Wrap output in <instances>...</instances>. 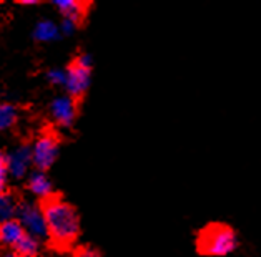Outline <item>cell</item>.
I'll list each match as a JSON object with an SVG mask.
<instances>
[{
  "label": "cell",
  "instance_id": "cell-1",
  "mask_svg": "<svg viewBox=\"0 0 261 257\" xmlns=\"http://www.w3.org/2000/svg\"><path fill=\"white\" fill-rule=\"evenodd\" d=\"M42 213L45 216L48 239L59 250L72 249L80 234V217L77 209L60 194L42 199Z\"/></svg>",
  "mask_w": 261,
  "mask_h": 257
},
{
  "label": "cell",
  "instance_id": "cell-2",
  "mask_svg": "<svg viewBox=\"0 0 261 257\" xmlns=\"http://www.w3.org/2000/svg\"><path fill=\"white\" fill-rule=\"evenodd\" d=\"M196 252L203 257H223L238 247V234L226 222H208L196 231Z\"/></svg>",
  "mask_w": 261,
  "mask_h": 257
},
{
  "label": "cell",
  "instance_id": "cell-3",
  "mask_svg": "<svg viewBox=\"0 0 261 257\" xmlns=\"http://www.w3.org/2000/svg\"><path fill=\"white\" fill-rule=\"evenodd\" d=\"M67 92L77 105H80L82 98L87 95L92 78V59L88 53H80L70 62L67 68Z\"/></svg>",
  "mask_w": 261,
  "mask_h": 257
},
{
  "label": "cell",
  "instance_id": "cell-4",
  "mask_svg": "<svg viewBox=\"0 0 261 257\" xmlns=\"http://www.w3.org/2000/svg\"><path fill=\"white\" fill-rule=\"evenodd\" d=\"M60 139L52 130L43 131L32 146V159L40 171H47L55 163Z\"/></svg>",
  "mask_w": 261,
  "mask_h": 257
},
{
  "label": "cell",
  "instance_id": "cell-5",
  "mask_svg": "<svg viewBox=\"0 0 261 257\" xmlns=\"http://www.w3.org/2000/svg\"><path fill=\"white\" fill-rule=\"evenodd\" d=\"M17 214H18V222L23 226L25 233H27V234L34 236L35 239H43V237H48L45 216H43L40 206H35L32 203L22 201L20 204H18Z\"/></svg>",
  "mask_w": 261,
  "mask_h": 257
},
{
  "label": "cell",
  "instance_id": "cell-6",
  "mask_svg": "<svg viewBox=\"0 0 261 257\" xmlns=\"http://www.w3.org/2000/svg\"><path fill=\"white\" fill-rule=\"evenodd\" d=\"M32 163H34V159H32V148L27 145L17 146L14 151H10L7 156H5L7 171L14 178H22L25 173L29 171V166Z\"/></svg>",
  "mask_w": 261,
  "mask_h": 257
},
{
  "label": "cell",
  "instance_id": "cell-7",
  "mask_svg": "<svg viewBox=\"0 0 261 257\" xmlns=\"http://www.w3.org/2000/svg\"><path fill=\"white\" fill-rule=\"evenodd\" d=\"M50 111H52V117L59 125L70 126L77 118L79 105L70 96H59L52 101Z\"/></svg>",
  "mask_w": 261,
  "mask_h": 257
},
{
  "label": "cell",
  "instance_id": "cell-8",
  "mask_svg": "<svg viewBox=\"0 0 261 257\" xmlns=\"http://www.w3.org/2000/svg\"><path fill=\"white\" fill-rule=\"evenodd\" d=\"M55 7L63 15V20H70L75 25H82L88 15L92 4L90 2H79V0H60L55 2Z\"/></svg>",
  "mask_w": 261,
  "mask_h": 257
},
{
  "label": "cell",
  "instance_id": "cell-9",
  "mask_svg": "<svg viewBox=\"0 0 261 257\" xmlns=\"http://www.w3.org/2000/svg\"><path fill=\"white\" fill-rule=\"evenodd\" d=\"M27 234L25 233L23 226L18 221L12 219V221H5L0 224V241L7 246L15 247L18 242L23 239V236Z\"/></svg>",
  "mask_w": 261,
  "mask_h": 257
},
{
  "label": "cell",
  "instance_id": "cell-10",
  "mask_svg": "<svg viewBox=\"0 0 261 257\" xmlns=\"http://www.w3.org/2000/svg\"><path fill=\"white\" fill-rule=\"evenodd\" d=\"M29 189L42 199L52 196V183L42 171H37L29 178Z\"/></svg>",
  "mask_w": 261,
  "mask_h": 257
},
{
  "label": "cell",
  "instance_id": "cell-11",
  "mask_svg": "<svg viewBox=\"0 0 261 257\" xmlns=\"http://www.w3.org/2000/svg\"><path fill=\"white\" fill-rule=\"evenodd\" d=\"M18 204L15 201V197L9 194V192H2L0 194V221H12V217L17 214L18 211Z\"/></svg>",
  "mask_w": 261,
  "mask_h": 257
},
{
  "label": "cell",
  "instance_id": "cell-12",
  "mask_svg": "<svg viewBox=\"0 0 261 257\" xmlns=\"http://www.w3.org/2000/svg\"><path fill=\"white\" fill-rule=\"evenodd\" d=\"M34 37L39 42H52L59 37V27L50 20H42L37 23V27L34 30Z\"/></svg>",
  "mask_w": 261,
  "mask_h": 257
},
{
  "label": "cell",
  "instance_id": "cell-13",
  "mask_svg": "<svg viewBox=\"0 0 261 257\" xmlns=\"http://www.w3.org/2000/svg\"><path fill=\"white\" fill-rule=\"evenodd\" d=\"M15 254L18 257H37V254H39V239H35L30 234H25L23 239L15 246Z\"/></svg>",
  "mask_w": 261,
  "mask_h": 257
},
{
  "label": "cell",
  "instance_id": "cell-14",
  "mask_svg": "<svg viewBox=\"0 0 261 257\" xmlns=\"http://www.w3.org/2000/svg\"><path fill=\"white\" fill-rule=\"evenodd\" d=\"M18 118L17 108L12 103H0V131L9 130L15 125Z\"/></svg>",
  "mask_w": 261,
  "mask_h": 257
},
{
  "label": "cell",
  "instance_id": "cell-15",
  "mask_svg": "<svg viewBox=\"0 0 261 257\" xmlns=\"http://www.w3.org/2000/svg\"><path fill=\"white\" fill-rule=\"evenodd\" d=\"M47 78L50 80V83H54V85H65V83H67V73L62 72V70H50Z\"/></svg>",
  "mask_w": 261,
  "mask_h": 257
},
{
  "label": "cell",
  "instance_id": "cell-16",
  "mask_svg": "<svg viewBox=\"0 0 261 257\" xmlns=\"http://www.w3.org/2000/svg\"><path fill=\"white\" fill-rule=\"evenodd\" d=\"M73 257H101L98 250H95L92 247H80L75 250Z\"/></svg>",
  "mask_w": 261,
  "mask_h": 257
},
{
  "label": "cell",
  "instance_id": "cell-17",
  "mask_svg": "<svg viewBox=\"0 0 261 257\" xmlns=\"http://www.w3.org/2000/svg\"><path fill=\"white\" fill-rule=\"evenodd\" d=\"M75 28H77V25H75L73 22L63 20V23H62V32H63V34H72Z\"/></svg>",
  "mask_w": 261,
  "mask_h": 257
},
{
  "label": "cell",
  "instance_id": "cell-18",
  "mask_svg": "<svg viewBox=\"0 0 261 257\" xmlns=\"http://www.w3.org/2000/svg\"><path fill=\"white\" fill-rule=\"evenodd\" d=\"M7 166H2L0 168V194L4 192V184H5V179H7Z\"/></svg>",
  "mask_w": 261,
  "mask_h": 257
},
{
  "label": "cell",
  "instance_id": "cell-19",
  "mask_svg": "<svg viewBox=\"0 0 261 257\" xmlns=\"http://www.w3.org/2000/svg\"><path fill=\"white\" fill-rule=\"evenodd\" d=\"M2 166H5V158H4V154L0 153V168H2Z\"/></svg>",
  "mask_w": 261,
  "mask_h": 257
},
{
  "label": "cell",
  "instance_id": "cell-20",
  "mask_svg": "<svg viewBox=\"0 0 261 257\" xmlns=\"http://www.w3.org/2000/svg\"><path fill=\"white\" fill-rule=\"evenodd\" d=\"M2 257H18V255L14 252V254H5V255H2Z\"/></svg>",
  "mask_w": 261,
  "mask_h": 257
}]
</instances>
